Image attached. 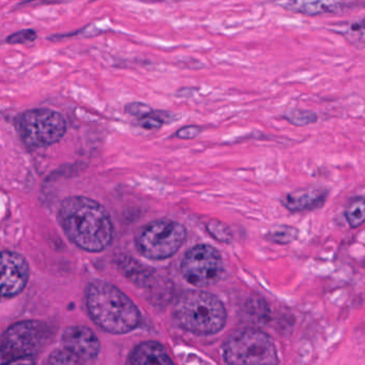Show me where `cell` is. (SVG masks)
<instances>
[{"instance_id": "obj_1", "label": "cell", "mask_w": 365, "mask_h": 365, "mask_svg": "<svg viewBox=\"0 0 365 365\" xmlns=\"http://www.w3.org/2000/svg\"><path fill=\"white\" fill-rule=\"evenodd\" d=\"M57 219L69 240L85 251H103L114 238V225L110 213L91 198H65L59 207Z\"/></svg>"}, {"instance_id": "obj_2", "label": "cell", "mask_w": 365, "mask_h": 365, "mask_svg": "<svg viewBox=\"0 0 365 365\" xmlns=\"http://www.w3.org/2000/svg\"><path fill=\"white\" fill-rule=\"evenodd\" d=\"M86 304L93 322L113 334H125L138 328L140 314L131 299L108 282H93L87 288Z\"/></svg>"}, {"instance_id": "obj_3", "label": "cell", "mask_w": 365, "mask_h": 365, "mask_svg": "<svg viewBox=\"0 0 365 365\" xmlns=\"http://www.w3.org/2000/svg\"><path fill=\"white\" fill-rule=\"evenodd\" d=\"M175 322L195 335H213L225 327L227 313L222 301L210 292L192 289L182 292L173 309Z\"/></svg>"}, {"instance_id": "obj_4", "label": "cell", "mask_w": 365, "mask_h": 365, "mask_svg": "<svg viewBox=\"0 0 365 365\" xmlns=\"http://www.w3.org/2000/svg\"><path fill=\"white\" fill-rule=\"evenodd\" d=\"M226 365H277L279 354L272 339L254 329L237 331L223 346Z\"/></svg>"}, {"instance_id": "obj_5", "label": "cell", "mask_w": 365, "mask_h": 365, "mask_svg": "<svg viewBox=\"0 0 365 365\" xmlns=\"http://www.w3.org/2000/svg\"><path fill=\"white\" fill-rule=\"evenodd\" d=\"M187 238L182 224L173 220L162 219L150 222L138 232L136 247L144 257L163 260L174 256Z\"/></svg>"}, {"instance_id": "obj_6", "label": "cell", "mask_w": 365, "mask_h": 365, "mask_svg": "<svg viewBox=\"0 0 365 365\" xmlns=\"http://www.w3.org/2000/svg\"><path fill=\"white\" fill-rule=\"evenodd\" d=\"M16 125L19 135L31 148L56 144L67 132L63 115L48 108L26 110L16 118Z\"/></svg>"}, {"instance_id": "obj_7", "label": "cell", "mask_w": 365, "mask_h": 365, "mask_svg": "<svg viewBox=\"0 0 365 365\" xmlns=\"http://www.w3.org/2000/svg\"><path fill=\"white\" fill-rule=\"evenodd\" d=\"M50 329L43 322H21L10 327L0 343V365L35 356L50 339Z\"/></svg>"}, {"instance_id": "obj_8", "label": "cell", "mask_w": 365, "mask_h": 365, "mask_svg": "<svg viewBox=\"0 0 365 365\" xmlns=\"http://www.w3.org/2000/svg\"><path fill=\"white\" fill-rule=\"evenodd\" d=\"M224 264L221 253L209 245H198L185 253L181 262L183 279L196 287H207L217 283L223 277Z\"/></svg>"}, {"instance_id": "obj_9", "label": "cell", "mask_w": 365, "mask_h": 365, "mask_svg": "<svg viewBox=\"0 0 365 365\" xmlns=\"http://www.w3.org/2000/svg\"><path fill=\"white\" fill-rule=\"evenodd\" d=\"M29 277V264L22 255L0 252V296L14 297L22 292Z\"/></svg>"}, {"instance_id": "obj_10", "label": "cell", "mask_w": 365, "mask_h": 365, "mask_svg": "<svg viewBox=\"0 0 365 365\" xmlns=\"http://www.w3.org/2000/svg\"><path fill=\"white\" fill-rule=\"evenodd\" d=\"M65 349L83 360H91L100 351V341L95 333L83 326H73L63 333Z\"/></svg>"}, {"instance_id": "obj_11", "label": "cell", "mask_w": 365, "mask_h": 365, "mask_svg": "<svg viewBox=\"0 0 365 365\" xmlns=\"http://www.w3.org/2000/svg\"><path fill=\"white\" fill-rule=\"evenodd\" d=\"M328 192L315 187L299 189L286 194L282 204L292 212L314 210L320 208L326 202Z\"/></svg>"}, {"instance_id": "obj_12", "label": "cell", "mask_w": 365, "mask_h": 365, "mask_svg": "<svg viewBox=\"0 0 365 365\" xmlns=\"http://www.w3.org/2000/svg\"><path fill=\"white\" fill-rule=\"evenodd\" d=\"M131 365H175L168 350L155 341H144L130 356Z\"/></svg>"}, {"instance_id": "obj_13", "label": "cell", "mask_w": 365, "mask_h": 365, "mask_svg": "<svg viewBox=\"0 0 365 365\" xmlns=\"http://www.w3.org/2000/svg\"><path fill=\"white\" fill-rule=\"evenodd\" d=\"M282 6L289 11L307 14V16H318L322 14H331L341 9V4L331 3V1H292V3L282 4Z\"/></svg>"}, {"instance_id": "obj_14", "label": "cell", "mask_w": 365, "mask_h": 365, "mask_svg": "<svg viewBox=\"0 0 365 365\" xmlns=\"http://www.w3.org/2000/svg\"><path fill=\"white\" fill-rule=\"evenodd\" d=\"M176 118V115L173 113L153 110L150 114L138 119V125L145 130H158L166 123H174Z\"/></svg>"}, {"instance_id": "obj_15", "label": "cell", "mask_w": 365, "mask_h": 365, "mask_svg": "<svg viewBox=\"0 0 365 365\" xmlns=\"http://www.w3.org/2000/svg\"><path fill=\"white\" fill-rule=\"evenodd\" d=\"M299 237V230L296 227L288 225H277L271 228L267 234V238L271 242L277 245H288L294 242Z\"/></svg>"}, {"instance_id": "obj_16", "label": "cell", "mask_w": 365, "mask_h": 365, "mask_svg": "<svg viewBox=\"0 0 365 365\" xmlns=\"http://www.w3.org/2000/svg\"><path fill=\"white\" fill-rule=\"evenodd\" d=\"M345 217L350 227L356 228L362 225L365 220L364 198L358 197L352 200L346 209Z\"/></svg>"}, {"instance_id": "obj_17", "label": "cell", "mask_w": 365, "mask_h": 365, "mask_svg": "<svg viewBox=\"0 0 365 365\" xmlns=\"http://www.w3.org/2000/svg\"><path fill=\"white\" fill-rule=\"evenodd\" d=\"M207 230L209 234L219 241V242L228 243L232 242L234 235H232V230L230 226L226 225L223 222L219 221V220H211L207 224Z\"/></svg>"}, {"instance_id": "obj_18", "label": "cell", "mask_w": 365, "mask_h": 365, "mask_svg": "<svg viewBox=\"0 0 365 365\" xmlns=\"http://www.w3.org/2000/svg\"><path fill=\"white\" fill-rule=\"evenodd\" d=\"M284 118L297 127H304L317 121V115L309 110H292L284 115Z\"/></svg>"}, {"instance_id": "obj_19", "label": "cell", "mask_w": 365, "mask_h": 365, "mask_svg": "<svg viewBox=\"0 0 365 365\" xmlns=\"http://www.w3.org/2000/svg\"><path fill=\"white\" fill-rule=\"evenodd\" d=\"M48 365H82L81 359L66 349L55 350L48 358Z\"/></svg>"}, {"instance_id": "obj_20", "label": "cell", "mask_w": 365, "mask_h": 365, "mask_svg": "<svg viewBox=\"0 0 365 365\" xmlns=\"http://www.w3.org/2000/svg\"><path fill=\"white\" fill-rule=\"evenodd\" d=\"M341 34L352 43L362 46L363 38H364L363 21L360 23H354V24L349 25L346 31H341Z\"/></svg>"}, {"instance_id": "obj_21", "label": "cell", "mask_w": 365, "mask_h": 365, "mask_svg": "<svg viewBox=\"0 0 365 365\" xmlns=\"http://www.w3.org/2000/svg\"><path fill=\"white\" fill-rule=\"evenodd\" d=\"M37 39V33L34 29H23V31L14 33L7 38V43L25 44L31 43Z\"/></svg>"}, {"instance_id": "obj_22", "label": "cell", "mask_w": 365, "mask_h": 365, "mask_svg": "<svg viewBox=\"0 0 365 365\" xmlns=\"http://www.w3.org/2000/svg\"><path fill=\"white\" fill-rule=\"evenodd\" d=\"M125 112L131 116L140 119L153 112V108L142 102H132L125 106Z\"/></svg>"}, {"instance_id": "obj_23", "label": "cell", "mask_w": 365, "mask_h": 365, "mask_svg": "<svg viewBox=\"0 0 365 365\" xmlns=\"http://www.w3.org/2000/svg\"><path fill=\"white\" fill-rule=\"evenodd\" d=\"M202 128L198 127V125H187V127L178 130L175 135L180 140H194L202 133Z\"/></svg>"}, {"instance_id": "obj_24", "label": "cell", "mask_w": 365, "mask_h": 365, "mask_svg": "<svg viewBox=\"0 0 365 365\" xmlns=\"http://www.w3.org/2000/svg\"><path fill=\"white\" fill-rule=\"evenodd\" d=\"M5 365H35V361H34V358L29 356V358H22L11 361V362L7 363Z\"/></svg>"}]
</instances>
